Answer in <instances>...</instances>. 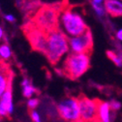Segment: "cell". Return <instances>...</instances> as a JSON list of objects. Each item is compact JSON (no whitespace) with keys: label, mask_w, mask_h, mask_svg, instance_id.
<instances>
[{"label":"cell","mask_w":122,"mask_h":122,"mask_svg":"<svg viewBox=\"0 0 122 122\" xmlns=\"http://www.w3.org/2000/svg\"><path fill=\"white\" fill-rule=\"evenodd\" d=\"M90 3H91V5H92V8L95 11L96 15H97V16H99L100 18H103L105 15L107 14L103 0H92Z\"/></svg>","instance_id":"obj_13"},{"label":"cell","mask_w":122,"mask_h":122,"mask_svg":"<svg viewBox=\"0 0 122 122\" xmlns=\"http://www.w3.org/2000/svg\"><path fill=\"white\" fill-rule=\"evenodd\" d=\"M69 46L71 47L73 53L90 54L93 48V39L89 28L83 34L69 39Z\"/></svg>","instance_id":"obj_7"},{"label":"cell","mask_w":122,"mask_h":122,"mask_svg":"<svg viewBox=\"0 0 122 122\" xmlns=\"http://www.w3.org/2000/svg\"><path fill=\"white\" fill-rule=\"evenodd\" d=\"M27 37L34 50L46 53V51H47V45H48L47 33L34 27L28 29Z\"/></svg>","instance_id":"obj_8"},{"label":"cell","mask_w":122,"mask_h":122,"mask_svg":"<svg viewBox=\"0 0 122 122\" xmlns=\"http://www.w3.org/2000/svg\"><path fill=\"white\" fill-rule=\"evenodd\" d=\"M11 86V76L9 75L7 69L3 66L0 69V97Z\"/></svg>","instance_id":"obj_12"},{"label":"cell","mask_w":122,"mask_h":122,"mask_svg":"<svg viewBox=\"0 0 122 122\" xmlns=\"http://www.w3.org/2000/svg\"><path fill=\"white\" fill-rule=\"evenodd\" d=\"M0 119H1V118H0Z\"/></svg>","instance_id":"obj_24"},{"label":"cell","mask_w":122,"mask_h":122,"mask_svg":"<svg viewBox=\"0 0 122 122\" xmlns=\"http://www.w3.org/2000/svg\"><path fill=\"white\" fill-rule=\"evenodd\" d=\"M112 113L108 102H103L98 99V122H111Z\"/></svg>","instance_id":"obj_11"},{"label":"cell","mask_w":122,"mask_h":122,"mask_svg":"<svg viewBox=\"0 0 122 122\" xmlns=\"http://www.w3.org/2000/svg\"><path fill=\"white\" fill-rule=\"evenodd\" d=\"M106 12L112 17H122V2L118 0H106L104 1Z\"/></svg>","instance_id":"obj_10"},{"label":"cell","mask_w":122,"mask_h":122,"mask_svg":"<svg viewBox=\"0 0 122 122\" xmlns=\"http://www.w3.org/2000/svg\"><path fill=\"white\" fill-rule=\"evenodd\" d=\"M116 38H117L119 41L122 42V29H120L119 31H117V33H116Z\"/></svg>","instance_id":"obj_22"},{"label":"cell","mask_w":122,"mask_h":122,"mask_svg":"<svg viewBox=\"0 0 122 122\" xmlns=\"http://www.w3.org/2000/svg\"><path fill=\"white\" fill-rule=\"evenodd\" d=\"M57 112L59 116L67 122H79L80 112L78 99L75 97H67L60 101L57 105Z\"/></svg>","instance_id":"obj_6"},{"label":"cell","mask_w":122,"mask_h":122,"mask_svg":"<svg viewBox=\"0 0 122 122\" xmlns=\"http://www.w3.org/2000/svg\"><path fill=\"white\" fill-rule=\"evenodd\" d=\"M4 18H5V20H6L7 21H9V22H14L15 20H16V18H15L12 14H7V15H5Z\"/></svg>","instance_id":"obj_20"},{"label":"cell","mask_w":122,"mask_h":122,"mask_svg":"<svg viewBox=\"0 0 122 122\" xmlns=\"http://www.w3.org/2000/svg\"><path fill=\"white\" fill-rule=\"evenodd\" d=\"M4 37V30H3V28L0 26V41L2 40V38Z\"/></svg>","instance_id":"obj_23"},{"label":"cell","mask_w":122,"mask_h":122,"mask_svg":"<svg viewBox=\"0 0 122 122\" xmlns=\"http://www.w3.org/2000/svg\"><path fill=\"white\" fill-rule=\"evenodd\" d=\"M28 84H30L29 80H28V79H26V78H24V79L21 81V86L23 87V86H26V85H28Z\"/></svg>","instance_id":"obj_21"},{"label":"cell","mask_w":122,"mask_h":122,"mask_svg":"<svg viewBox=\"0 0 122 122\" xmlns=\"http://www.w3.org/2000/svg\"><path fill=\"white\" fill-rule=\"evenodd\" d=\"M12 50L10 48V46L7 44H1L0 45V58L8 60L12 57Z\"/></svg>","instance_id":"obj_15"},{"label":"cell","mask_w":122,"mask_h":122,"mask_svg":"<svg viewBox=\"0 0 122 122\" xmlns=\"http://www.w3.org/2000/svg\"><path fill=\"white\" fill-rule=\"evenodd\" d=\"M36 92H37L36 88H35L31 83L22 87V94H23V96H24L25 98H31Z\"/></svg>","instance_id":"obj_16"},{"label":"cell","mask_w":122,"mask_h":122,"mask_svg":"<svg viewBox=\"0 0 122 122\" xmlns=\"http://www.w3.org/2000/svg\"><path fill=\"white\" fill-rule=\"evenodd\" d=\"M38 105H39V100L37 98H30L27 101V107L29 109H31L32 111L37 108Z\"/></svg>","instance_id":"obj_17"},{"label":"cell","mask_w":122,"mask_h":122,"mask_svg":"<svg viewBox=\"0 0 122 122\" xmlns=\"http://www.w3.org/2000/svg\"><path fill=\"white\" fill-rule=\"evenodd\" d=\"M47 55L51 64H56L69 51V40L60 28L47 33Z\"/></svg>","instance_id":"obj_1"},{"label":"cell","mask_w":122,"mask_h":122,"mask_svg":"<svg viewBox=\"0 0 122 122\" xmlns=\"http://www.w3.org/2000/svg\"><path fill=\"white\" fill-rule=\"evenodd\" d=\"M59 21L61 27L64 30L63 33L66 36H71L72 38L83 34L88 29L81 15L78 12L69 9L68 6L61 11V16L59 14Z\"/></svg>","instance_id":"obj_2"},{"label":"cell","mask_w":122,"mask_h":122,"mask_svg":"<svg viewBox=\"0 0 122 122\" xmlns=\"http://www.w3.org/2000/svg\"><path fill=\"white\" fill-rule=\"evenodd\" d=\"M14 112L13 92L11 86L0 97V118L10 115Z\"/></svg>","instance_id":"obj_9"},{"label":"cell","mask_w":122,"mask_h":122,"mask_svg":"<svg viewBox=\"0 0 122 122\" xmlns=\"http://www.w3.org/2000/svg\"><path fill=\"white\" fill-rule=\"evenodd\" d=\"M30 116H31V119L33 120V122H42L40 113L35 110L31 111V112H30Z\"/></svg>","instance_id":"obj_18"},{"label":"cell","mask_w":122,"mask_h":122,"mask_svg":"<svg viewBox=\"0 0 122 122\" xmlns=\"http://www.w3.org/2000/svg\"><path fill=\"white\" fill-rule=\"evenodd\" d=\"M90 66L89 54L71 53L64 61V73L72 80L79 79Z\"/></svg>","instance_id":"obj_4"},{"label":"cell","mask_w":122,"mask_h":122,"mask_svg":"<svg viewBox=\"0 0 122 122\" xmlns=\"http://www.w3.org/2000/svg\"><path fill=\"white\" fill-rule=\"evenodd\" d=\"M107 55L110 59L112 60V62L117 66V67H122V51L119 52L116 51H107Z\"/></svg>","instance_id":"obj_14"},{"label":"cell","mask_w":122,"mask_h":122,"mask_svg":"<svg viewBox=\"0 0 122 122\" xmlns=\"http://www.w3.org/2000/svg\"><path fill=\"white\" fill-rule=\"evenodd\" d=\"M77 99L80 112L79 122H98V99H89L82 94Z\"/></svg>","instance_id":"obj_5"},{"label":"cell","mask_w":122,"mask_h":122,"mask_svg":"<svg viewBox=\"0 0 122 122\" xmlns=\"http://www.w3.org/2000/svg\"><path fill=\"white\" fill-rule=\"evenodd\" d=\"M109 105H110L111 110H112V111H117V110H119L121 108V103H119L116 100H112L109 103Z\"/></svg>","instance_id":"obj_19"},{"label":"cell","mask_w":122,"mask_h":122,"mask_svg":"<svg viewBox=\"0 0 122 122\" xmlns=\"http://www.w3.org/2000/svg\"><path fill=\"white\" fill-rule=\"evenodd\" d=\"M59 11L54 6H44L34 18L35 28L48 33L59 28Z\"/></svg>","instance_id":"obj_3"}]
</instances>
